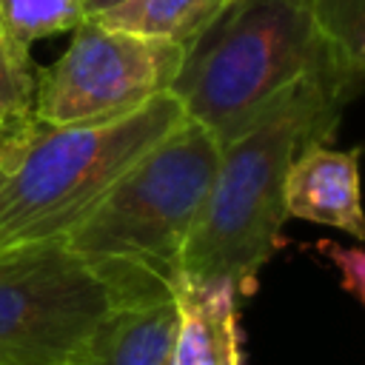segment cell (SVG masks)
I'll list each match as a JSON object with an SVG mask.
<instances>
[{"mask_svg": "<svg viewBox=\"0 0 365 365\" xmlns=\"http://www.w3.org/2000/svg\"><path fill=\"white\" fill-rule=\"evenodd\" d=\"M362 77L356 57L302 0H225L182 46L168 91L222 145L305 83L356 91Z\"/></svg>", "mask_w": 365, "mask_h": 365, "instance_id": "obj_1", "label": "cell"}, {"mask_svg": "<svg viewBox=\"0 0 365 365\" xmlns=\"http://www.w3.org/2000/svg\"><path fill=\"white\" fill-rule=\"evenodd\" d=\"M351 94L336 83H305L248 131L220 145L211 188L182 248L185 282H228L237 294L254 291L288 220V165L302 143L331 140Z\"/></svg>", "mask_w": 365, "mask_h": 365, "instance_id": "obj_2", "label": "cell"}, {"mask_svg": "<svg viewBox=\"0 0 365 365\" xmlns=\"http://www.w3.org/2000/svg\"><path fill=\"white\" fill-rule=\"evenodd\" d=\"M171 91L94 123L29 114L0 131V257L66 240L108 188L180 120Z\"/></svg>", "mask_w": 365, "mask_h": 365, "instance_id": "obj_3", "label": "cell"}, {"mask_svg": "<svg viewBox=\"0 0 365 365\" xmlns=\"http://www.w3.org/2000/svg\"><path fill=\"white\" fill-rule=\"evenodd\" d=\"M217 160V137L182 117L66 237V245L108 282L117 302L177 294L182 248Z\"/></svg>", "mask_w": 365, "mask_h": 365, "instance_id": "obj_4", "label": "cell"}, {"mask_svg": "<svg viewBox=\"0 0 365 365\" xmlns=\"http://www.w3.org/2000/svg\"><path fill=\"white\" fill-rule=\"evenodd\" d=\"M120 305L66 240L0 257V365H60Z\"/></svg>", "mask_w": 365, "mask_h": 365, "instance_id": "obj_5", "label": "cell"}, {"mask_svg": "<svg viewBox=\"0 0 365 365\" xmlns=\"http://www.w3.org/2000/svg\"><path fill=\"white\" fill-rule=\"evenodd\" d=\"M180 60V43L108 29L86 17L68 48L34 71V114L60 125L128 114L168 91Z\"/></svg>", "mask_w": 365, "mask_h": 365, "instance_id": "obj_6", "label": "cell"}, {"mask_svg": "<svg viewBox=\"0 0 365 365\" xmlns=\"http://www.w3.org/2000/svg\"><path fill=\"white\" fill-rule=\"evenodd\" d=\"M359 154L362 145L328 148L319 140L302 143L285 174V214L365 240Z\"/></svg>", "mask_w": 365, "mask_h": 365, "instance_id": "obj_7", "label": "cell"}, {"mask_svg": "<svg viewBox=\"0 0 365 365\" xmlns=\"http://www.w3.org/2000/svg\"><path fill=\"white\" fill-rule=\"evenodd\" d=\"M177 294L114 305L66 365H171Z\"/></svg>", "mask_w": 365, "mask_h": 365, "instance_id": "obj_8", "label": "cell"}, {"mask_svg": "<svg viewBox=\"0 0 365 365\" xmlns=\"http://www.w3.org/2000/svg\"><path fill=\"white\" fill-rule=\"evenodd\" d=\"M171 365H240L237 291L228 282H180Z\"/></svg>", "mask_w": 365, "mask_h": 365, "instance_id": "obj_9", "label": "cell"}, {"mask_svg": "<svg viewBox=\"0 0 365 365\" xmlns=\"http://www.w3.org/2000/svg\"><path fill=\"white\" fill-rule=\"evenodd\" d=\"M225 0H123L120 6L94 14L108 29L163 37L185 46Z\"/></svg>", "mask_w": 365, "mask_h": 365, "instance_id": "obj_10", "label": "cell"}, {"mask_svg": "<svg viewBox=\"0 0 365 365\" xmlns=\"http://www.w3.org/2000/svg\"><path fill=\"white\" fill-rule=\"evenodd\" d=\"M86 17L83 0H0V26L20 51L40 37L74 31Z\"/></svg>", "mask_w": 365, "mask_h": 365, "instance_id": "obj_11", "label": "cell"}, {"mask_svg": "<svg viewBox=\"0 0 365 365\" xmlns=\"http://www.w3.org/2000/svg\"><path fill=\"white\" fill-rule=\"evenodd\" d=\"M34 114V66L0 26V131Z\"/></svg>", "mask_w": 365, "mask_h": 365, "instance_id": "obj_12", "label": "cell"}, {"mask_svg": "<svg viewBox=\"0 0 365 365\" xmlns=\"http://www.w3.org/2000/svg\"><path fill=\"white\" fill-rule=\"evenodd\" d=\"M302 3L317 14L322 29L354 54L356 37L365 26V0H302Z\"/></svg>", "mask_w": 365, "mask_h": 365, "instance_id": "obj_13", "label": "cell"}, {"mask_svg": "<svg viewBox=\"0 0 365 365\" xmlns=\"http://www.w3.org/2000/svg\"><path fill=\"white\" fill-rule=\"evenodd\" d=\"M314 248L336 265L342 277V288L351 291L365 305V248H345L334 240H319Z\"/></svg>", "mask_w": 365, "mask_h": 365, "instance_id": "obj_14", "label": "cell"}, {"mask_svg": "<svg viewBox=\"0 0 365 365\" xmlns=\"http://www.w3.org/2000/svg\"><path fill=\"white\" fill-rule=\"evenodd\" d=\"M120 3H123V0H83V6H86V14H88V17L103 14V11H108V9L120 6Z\"/></svg>", "mask_w": 365, "mask_h": 365, "instance_id": "obj_15", "label": "cell"}, {"mask_svg": "<svg viewBox=\"0 0 365 365\" xmlns=\"http://www.w3.org/2000/svg\"><path fill=\"white\" fill-rule=\"evenodd\" d=\"M354 57L359 60V66L365 68V26H362V31H359V37H356V46H354Z\"/></svg>", "mask_w": 365, "mask_h": 365, "instance_id": "obj_16", "label": "cell"}, {"mask_svg": "<svg viewBox=\"0 0 365 365\" xmlns=\"http://www.w3.org/2000/svg\"><path fill=\"white\" fill-rule=\"evenodd\" d=\"M60 365H66V362H60Z\"/></svg>", "mask_w": 365, "mask_h": 365, "instance_id": "obj_17", "label": "cell"}]
</instances>
